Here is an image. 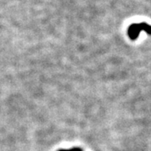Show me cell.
<instances>
[{"label":"cell","mask_w":151,"mask_h":151,"mask_svg":"<svg viewBox=\"0 0 151 151\" xmlns=\"http://www.w3.org/2000/svg\"><path fill=\"white\" fill-rule=\"evenodd\" d=\"M141 31H145L148 35H151V25L146 23L133 24L128 29V35L132 40H135L139 37Z\"/></svg>","instance_id":"cell-1"},{"label":"cell","mask_w":151,"mask_h":151,"mask_svg":"<svg viewBox=\"0 0 151 151\" xmlns=\"http://www.w3.org/2000/svg\"><path fill=\"white\" fill-rule=\"evenodd\" d=\"M59 151H82L81 148H72L70 150H60Z\"/></svg>","instance_id":"cell-2"}]
</instances>
